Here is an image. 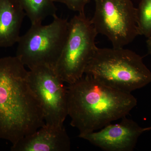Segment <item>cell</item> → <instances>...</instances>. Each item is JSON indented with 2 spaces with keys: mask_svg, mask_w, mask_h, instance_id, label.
<instances>
[{
  "mask_svg": "<svg viewBox=\"0 0 151 151\" xmlns=\"http://www.w3.org/2000/svg\"><path fill=\"white\" fill-rule=\"evenodd\" d=\"M25 66L16 56L0 58V139L12 145L45 124Z\"/></svg>",
  "mask_w": 151,
  "mask_h": 151,
  "instance_id": "1",
  "label": "cell"
},
{
  "mask_svg": "<svg viewBox=\"0 0 151 151\" xmlns=\"http://www.w3.org/2000/svg\"><path fill=\"white\" fill-rule=\"evenodd\" d=\"M137 104L132 93L107 86L89 76L84 75L67 86L70 125L80 134L101 129L127 116Z\"/></svg>",
  "mask_w": 151,
  "mask_h": 151,
  "instance_id": "2",
  "label": "cell"
},
{
  "mask_svg": "<svg viewBox=\"0 0 151 151\" xmlns=\"http://www.w3.org/2000/svg\"><path fill=\"white\" fill-rule=\"evenodd\" d=\"M84 75L128 93L151 82V71L142 58L124 47H97L85 68Z\"/></svg>",
  "mask_w": 151,
  "mask_h": 151,
  "instance_id": "3",
  "label": "cell"
},
{
  "mask_svg": "<svg viewBox=\"0 0 151 151\" xmlns=\"http://www.w3.org/2000/svg\"><path fill=\"white\" fill-rule=\"evenodd\" d=\"M68 21L57 15L49 24H32L18 41L16 56L30 69L40 65L55 68L64 47Z\"/></svg>",
  "mask_w": 151,
  "mask_h": 151,
  "instance_id": "4",
  "label": "cell"
},
{
  "mask_svg": "<svg viewBox=\"0 0 151 151\" xmlns=\"http://www.w3.org/2000/svg\"><path fill=\"white\" fill-rule=\"evenodd\" d=\"M98 33L84 12L78 13L68 22V35L55 70L68 84L84 75L85 68L97 48Z\"/></svg>",
  "mask_w": 151,
  "mask_h": 151,
  "instance_id": "5",
  "label": "cell"
},
{
  "mask_svg": "<svg viewBox=\"0 0 151 151\" xmlns=\"http://www.w3.org/2000/svg\"><path fill=\"white\" fill-rule=\"evenodd\" d=\"M91 22L98 33L105 35L114 48H122L139 35L137 8L132 0H94Z\"/></svg>",
  "mask_w": 151,
  "mask_h": 151,
  "instance_id": "6",
  "label": "cell"
},
{
  "mask_svg": "<svg viewBox=\"0 0 151 151\" xmlns=\"http://www.w3.org/2000/svg\"><path fill=\"white\" fill-rule=\"evenodd\" d=\"M29 84L40 102L45 124L63 126L68 116L67 86L54 68L40 65L30 69Z\"/></svg>",
  "mask_w": 151,
  "mask_h": 151,
  "instance_id": "7",
  "label": "cell"
},
{
  "mask_svg": "<svg viewBox=\"0 0 151 151\" xmlns=\"http://www.w3.org/2000/svg\"><path fill=\"white\" fill-rule=\"evenodd\" d=\"M120 123L109 124L98 132L78 135V137L105 151H132L144 128L127 116Z\"/></svg>",
  "mask_w": 151,
  "mask_h": 151,
  "instance_id": "8",
  "label": "cell"
},
{
  "mask_svg": "<svg viewBox=\"0 0 151 151\" xmlns=\"http://www.w3.org/2000/svg\"><path fill=\"white\" fill-rule=\"evenodd\" d=\"M70 138L65 128L45 124L11 147L12 151H69Z\"/></svg>",
  "mask_w": 151,
  "mask_h": 151,
  "instance_id": "9",
  "label": "cell"
},
{
  "mask_svg": "<svg viewBox=\"0 0 151 151\" xmlns=\"http://www.w3.org/2000/svg\"><path fill=\"white\" fill-rule=\"evenodd\" d=\"M26 16L18 0H0V47L17 43Z\"/></svg>",
  "mask_w": 151,
  "mask_h": 151,
  "instance_id": "10",
  "label": "cell"
},
{
  "mask_svg": "<svg viewBox=\"0 0 151 151\" xmlns=\"http://www.w3.org/2000/svg\"><path fill=\"white\" fill-rule=\"evenodd\" d=\"M32 24L42 23L48 17L56 15L53 0H18Z\"/></svg>",
  "mask_w": 151,
  "mask_h": 151,
  "instance_id": "11",
  "label": "cell"
},
{
  "mask_svg": "<svg viewBox=\"0 0 151 151\" xmlns=\"http://www.w3.org/2000/svg\"><path fill=\"white\" fill-rule=\"evenodd\" d=\"M139 35L148 38L151 35V0H142L137 8Z\"/></svg>",
  "mask_w": 151,
  "mask_h": 151,
  "instance_id": "12",
  "label": "cell"
},
{
  "mask_svg": "<svg viewBox=\"0 0 151 151\" xmlns=\"http://www.w3.org/2000/svg\"><path fill=\"white\" fill-rule=\"evenodd\" d=\"M91 0H53L54 2L62 3L68 9L78 13L84 12V9Z\"/></svg>",
  "mask_w": 151,
  "mask_h": 151,
  "instance_id": "13",
  "label": "cell"
},
{
  "mask_svg": "<svg viewBox=\"0 0 151 151\" xmlns=\"http://www.w3.org/2000/svg\"><path fill=\"white\" fill-rule=\"evenodd\" d=\"M147 38V46L149 53L151 55V35Z\"/></svg>",
  "mask_w": 151,
  "mask_h": 151,
  "instance_id": "14",
  "label": "cell"
},
{
  "mask_svg": "<svg viewBox=\"0 0 151 151\" xmlns=\"http://www.w3.org/2000/svg\"><path fill=\"white\" fill-rule=\"evenodd\" d=\"M144 131H145V132H147V131H151V127L144 128Z\"/></svg>",
  "mask_w": 151,
  "mask_h": 151,
  "instance_id": "15",
  "label": "cell"
}]
</instances>
